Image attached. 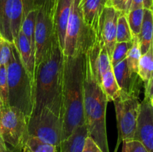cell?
Wrapping results in <instances>:
<instances>
[{"mask_svg": "<svg viewBox=\"0 0 153 152\" xmlns=\"http://www.w3.org/2000/svg\"><path fill=\"white\" fill-rule=\"evenodd\" d=\"M80 2L81 0H73L72 4L63 49L64 56L85 53L100 37L84 22Z\"/></svg>", "mask_w": 153, "mask_h": 152, "instance_id": "5b68a950", "label": "cell"}, {"mask_svg": "<svg viewBox=\"0 0 153 152\" xmlns=\"http://www.w3.org/2000/svg\"><path fill=\"white\" fill-rule=\"evenodd\" d=\"M114 74L120 92L130 96L139 97L143 81L138 74L130 71L126 59L113 67Z\"/></svg>", "mask_w": 153, "mask_h": 152, "instance_id": "4fadbf2b", "label": "cell"}, {"mask_svg": "<svg viewBox=\"0 0 153 152\" xmlns=\"http://www.w3.org/2000/svg\"><path fill=\"white\" fill-rule=\"evenodd\" d=\"M84 66L85 53L64 56V118L62 141L78 126L85 125L84 115Z\"/></svg>", "mask_w": 153, "mask_h": 152, "instance_id": "3957f363", "label": "cell"}, {"mask_svg": "<svg viewBox=\"0 0 153 152\" xmlns=\"http://www.w3.org/2000/svg\"><path fill=\"white\" fill-rule=\"evenodd\" d=\"M22 148H13L8 145L0 137V152H22Z\"/></svg>", "mask_w": 153, "mask_h": 152, "instance_id": "d6a6232c", "label": "cell"}, {"mask_svg": "<svg viewBox=\"0 0 153 152\" xmlns=\"http://www.w3.org/2000/svg\"><path fill=\"white\" fill-rule=\"evenodd\" d=\"M100 49V37L85 53L84 66V115L88 136L102 152L109 151L106 130L108 100L98 80L97 58Z\"/></svg>", "mask_w": 153, "mask_h": 152, "instance_id": "6da1fadb", "label": "cell"}, {"mask_svg": "<svg viewBox=\"0 0 153 152\" xmlns=\"http://www.w3.org/2000/svg\"><path fill=\"white\" fill-rule=\"evenodd\" d=\"M153 93V76L151 78L150 81L148 83L147 86L145 88V92H144V97L145 98H149L150 96Z\"/></svg>", "mask_w": 153, "mask_h": 152, "instance_id": "836d02e7", "label": "cell"}, {"mask_svg": "<svg viewBox=\"0 0 153 152\" xmlns=\"http://www.w3.org/2000/svg\"><path fill=\"white\" fill-rule=\"evenodd\" d=\"M144 9L138 8L131 10L126 14L127 21L129 25L132 37H138L143 19Z\"/></svg>", "mask_w": 153, "mask_h": 152, "instance_id": "7402d4cb", "label": "cell"}, {"mask_svg": "<svg viewBox=\"0 0 153 152\" xmlns=\"http://www.w3.org/2000/svg\"><path fill=\"white\" fill-rule=\"evenodd\" d=\"M137 74L143 81L145 89L153 76V49L152 46L146 53L140 57Z\"/></svg>", "mask_w": 153, "mask_h": 152, "instance_id": "ffe728a7", "label": "cell"}, {"mask_svg": "<svg viewBox=\"0 0 153 152\" xmlns=\"http://www.w3.org/2000/svg\"><path fill=\"white\" fill-rule=\"evenodd\" d=\"M82 152H102L98 145L94 142L91 137L88 136L85 139Z\"/></svg>", "mask_w": 153, "mask_h": 152, "instance_id": "1f68e13d", "label": "cell"}, {"mask_svg": "<svg viewBox=\"0 0 153 152\" xmlns=\"http://www.w3.org/2000/svg\"><path fill=\"white\" fill-rule=\"evenodd\" d=\"M19 52L20 61L26 70L27 73L34 83V72H35V58L31 49V44L28 39L20 30L17 41L15 44Z\"/></svg>", "mask_w": 153, "mask_h": 152, "instance_id": "2e32d148", "label": "cell"}, {"mask_svg": "<svg viewBox=\"0 0 153 152\" xmlns=\"http://www.w3.org/2000/svg\"><path fill=\"white\" fill-rule=\"evenodd\" d=\"M88 137L86 125L76 127L67 139L61 141L59 152H82L85 139Z\"/></svg>", "mask_w": 153, "mask_h": 152, "instance_id": "e0dca14e", "label": "cell"}, {"mask_svg": "<svg viewBox=\"0 0 153 152\" xmlns=\"http://www.w3.org/2000/svg\"><path fill=\"white\" fill-rule=\"evenodd\" d=\"M2 39H3V37H1V33H0V40H2Z\"/></svg>", "mask_w": 153, "mask_h": 152, "instance_id": "ab89813d", "label": "cell"}, {"mask_svg": "<svg viewBox=\"0 0 153 152\" xmlns=\"http://www.w3.org/2000/svg\"><path fill=\"white\" fill-rule=\"evenodd\" d=\"M122 152H148L141 142L135 139L123 142Z\"/></svg>", "mask_w": 153, "mask_h": 152, "instance_id": "83f0119b", "label": "cell"}, {"mask_svg": "<svg viewBox=\"0 0 153 152\" xmlns=\"http://www.w3.org/2000/svg\"><path fill=\"white\" fill-rule=\"evenodd\" d=\"M25 0H7L0 16V33L6 41L16 44L24 17Z\"/></svg>", "mask_w": 153, "mask_h": 152, "instance_id": "30bf717a", "label": "cell"}, {"mask_svg": "<svg viewBox=\"0 0 153 152\" xmlns=\"http://www.w3.org/2000/svg\"><path fill=\"white\" fill-rule=\"evenodd\" d=\"M152 49H153V38H152Z\"/></svg>", "mask_w": 153, "mask_h": 152, "instance_id": "60d3db41", "label": "cell"}, {"mask_svg": "<svg viewBox=\"0 0 153 152\" xmlns=\"http://www.w3.org/2000/svg\"><path fill=\"white\" fill-rule=\"evenodd\" d=\"M6 1H7V0H0V16H1L3 7H4V4H5Z\"/></svg>", "mask_w": 153, "mask_h": 152, "instance_id": "e575fe53", "label": "cell"}, {"mask_svg": "<svg viewBox=\"0 0 153 152\" xmlns=\"http://www.w3.org/2000/svg\"><path fill=\"white\" fill-rule=\"evenodd\" d=\"M143 8L153 11V0H132L130 10Z\"/></svg>", "mask_w": 153, "mask_h": 152, "instance_id": "4dcf8cb0", "label": "cell"}, {"mask_svg": "<svg viewBox=\"0 0 153 152\" xmlns=\"http://www.w3.org/2000/svg\"><path fill=\"white\" fill-rule=\"evenodd\" d=\"M132 0H108L107 5L114 7L116 10L127 14L130 11Z\"/></svg>", "mask_w": 153, "mask_h": 152, "instance_id": "f1b7e54d", "label": "cell"}, {"mask_svg": "<svg viewBox=\"0 0 153 152\" xmlns=\"http://www.w3.org/2000/svg\"><path fill=\"white\" fill-rule=\"evenodd\" d=\"M0 99L3 107H8V83L7 66L0 65Z\"/></svg>", "mask_w": 153, "mask_h": 152, "instance_id": "4316f807", "label": "cell"}, {"mask_svg": "<svg viewBox=\"0 0 153 152\" xmlns=\"http://www.w3.org/2000/svg\"><path fill=\"white\" fill-rule=\"evenodd\" d=\"M11 55L12 43L4 40L0 50V65L7 66L11 58Z\"/></svg>", "mask_w": 153, "mask_h": 152, "instance_id": "f546056e", "label": "cell"}, {"mask_svg": "<svg viewBox=\"0 0 153 152\" xmlns=\"http://www.w3.org/2000/svg\"><path fill=\"white\" fill-rule=\"evenodd\" d=\"M0 107H3V105H2V102H1V99H0Z\"/></svg>", "mask_w": 153, "mask_h": 152, "instance_id": "f35d334b", "label": "cell"}, {"mask_svg": "<svg viewBox=\"0 0 153 152\" xmlns=\"http://www.w3.org/2000/svg\"><path fill=\"white\" fill-rule=\"evenodd\" d=\"M0 115H1V107H0Z\"/></svg>", "mask_w": 153, "mask_h": 152, "instance_id": "b9f144b4", "label": "cell"}, {"mask_svg": "<svg viewBox=\"0 0 153 152\" xmlns=\"http://www.w3.org/2000/svg\"><path fill=\"white\" fill-rule=\"evenodd\" d=\"M22 152H31V151L30 150L29 148L26 145H24L23 148H22Z\"/></svg>", "mask_w": 153, "mask_h": 152, "instance_id": "d590c367", "label": "cell"}, {"mask_svg": "<svg viewBox=\"0 0 153 152\" xmlns=\"http://www.w3.org/2000/svg\"><path fill=\"white\" fill-rule=\"evenodd\" d=\"M28 119L15 107H1L0 137L9 145L22 148L28 139Z\"/></svg>", "mask_w": 153, "mask_h": 152, "instance_id": "9c48e42d", "label": "cell"}, {"mask_svg": "<svg viewBox=\"0 0 153 152\" xmlns=\"http://www.w3.org/2000/svg\"><path fill=\"white\" fill-rule=\"evenodd\" d=\"M149 100H150V103H151V104H152V106L153 107V93L152 94V95L150 96V98H149Z\"/></svg>", "mask_w": 153, "mask_h": 152, "instance_id": "8d00e7d4", "label": "cell"}, {"mask_svg": "<svg viewBox=\"0 0 153 152\" xmlns=\"http://www.w3.org/2000/svg\"><path fill=\"white\" fill-rule=\"evenodd\" d=\"M55 4V0H41L38 3L35 24V69L52 47L54 41L58 40L54 22Z\"/></svg>", "mask_w": 153, "mask_h": 152, "instance_id": "8992f818", "label": "cell"}, {"mask_svg": "<svg viewBox=\"0 0 153 152\" xmlns=\"http://www.w3.org/2000/svg\"><path fill=\"white\" fill-rule=\"evenodd\" d=\"M114 103L118 133L117 141L114 152H117L118 148L123 142L134 139L140 102L139 97L130 96L120 92V96L114 101Z\"/></svg>", "mask_w": 153, "mask_h": 152, "instance_id": "52a82bcc", "label": "cell"}, {"mask_svg": "<svg viewBox=\"0 0 153 152\" xmlns=\"http://www.w3.org/2000/svg\"><path fill=\"white\" fill-rule=\"evenodd\" d=\"M134 139L141 142L148 152H153V107L145 97L140 104Z\"/></svg>", "mask_w": 153, "mask_h": 152, "instance_id": "8fae6325", "label": "cell"}, {"mask_svg": "<svg viewBox=\"0 0 153 152\" xmlns=\"http://www.w3.org/2000/svg\"><path fill=\"white\" fill-rule=\"evenodd\" d=\"M132 46L128 51V55L126 58L127 66L130 71L132 72L137 73L138 71V64L141 57V51H140V42L138 37H133Z\"/></svg>", "mask_w": 153, "mask_h": 152, "instance_id": "44dd1931", "label": "cell"}, {"mask_svg": "<svg viewBox=\"0 0 153 152\" xmlns=\"http://www.w3.org/2000/svg\"><path fill=\"white\" fill-rule=\"evenodd\" d=\"M153 38V11L144 9L143 22L138 35L141 54L146 53L152 46Z\"/></svg>", "mask_w": 153, "mask_h": 152, "instance_id": "ac0fdd59", "label": "cell"}, {"mask_svg": "<svg viewBox=\"0 0 153 152\" xmlns=\"http://www.w3.org/2000/svg\"><path fill=\"white\" fill-rule=\"evenodd\" d=\"M133 40L129 42H121L116 43L113 52H112L111 58V63L112 67L117 65L119 63L126 59L128 51L132 46Z\"/></svg>", "mask_w": 153, "mask_h": 152, "instance_id": "d4e9b609", "label": "cell"}, {"mask_svg": "<svg viewBox=\"0 0 153 152\" xmlns=\"http://www.w3.org/2000/svg\"><path fill=\"white\" fill-rule=\"evenodd\" d=\"M132 34L127 21L126 14L120 13L117 19V43L129 42L132 40Z\"/></svg>", "mask_w": 153, "mask_h": 152, "instance_id": "cb8c5ba5", "label": "cell"}, {"mask_svg": "<svg viewBox=\"0 0 153 152\" xmlns=\"http://www.w3.org/2000/svg\"><path fill=\"white\" fill-rule=\"evenodd\" d=\"M111 67H112V66L111 63L110 58L108 55L107 49L104 43L100 38V49L97 58V76H98V80L100 83L101 82L102 75Z\"/></svg>", "mask_w": 153, "mask_h": 152, "instance_id": "603a6c76", "label": "cell"}, {"mask_svg": "<svg viewBox=\"0 0 153 152\" xmlns=\"http://www.w3.org/2000/svg\"><path fill=\"white\" fill-rule=\"evenodd\" d=\"M62 118L47 108L32 115L28 122V137H34L43 142L59 147L63 137Z\"/></svg>", "mask_w": 153, "mask_h": 152, "instance_id": "ba28073f", "label": "cell"}, {"mask_svg": "<svg viewBox=\"0 0 153 152\" xmlns=\"http://www.w3.org/2000/svg\"><path fill=\"white\" fill-rule=\"evenodd\" d=\"M100 84L105 94L108 101H114L120 95V89L117 83L113 67L108 69L102 75Z\"/></svg>", "mask_w": 153, "mask_h": 152, "instance_id": "d6986e66", "label": "cell"}, {"mask_svg": "<svg viewBox=\"0 0 153 152\" xmlns=\"http://www.w3.org/2000/svg\"><path fill=\"white\" fill-rule=\"evenodd\" d=\"M73 0H55L54 9V22L58 43L64 49L67 23Z\"/></svg>", "mask_w": 153, "mask_h": 152, "instance_id": "5bb4252c", "label": "cell"}, {"mask_svg": "<svg viewBox=\"0 0 153 152\" xmlns=\"http://www.w3.org/2000/svg\"><path fill=\"white\" fill-rule=\"evenodd\" d=\"M8 105L19 109L29 119L34 108V82L24 68L16 46L12 43V55L7 65Z\"/></svg>", "mask_w": 153, "mask_h": 152, "instance_id": "277c9868", "label": "cell"}, {"mask_svg": "<svg viewBox=\"0 0 153 152\" xmlns=\"http://www.w3.org/2000/svg\"><path fill=\"white\" fill-rule=\"evenodd\" d=\"M64 66L63 50L58 40H55L35 69L34 108L31 116L47 108L64 118Z\"/></svg>", "mask_w": 153, "mask_h": 152, "instance_id": "7a4b0ae2", "label": "cell"}, {"mask_svg": "<svg viewBox=\"0 0 153 152\" xmlns=\"http://www.w3.org/2000/svg\"><path fill=\"white\" fill-rule=\"evenodd\" d=\"M120 12L110 6H105L99 22V35L105 46L109 58L117 43V26Z\"/></svg>", "mask_w": 153, "mask_h": 152, "instance_id": "7c38bea8", "label": "cell"}, {"mask_svg": "<svg viewBox=\"0 0 153 152\" xmlns=\"http://www.w3.org/2000/svg\"><path fill=\"white\" fill-rule=\"evenodd\" d=\"M108 0H81L80 7L85 23L99 35V22Z\"/></svg>", "mask_w": 153, "mask_h": 152, "instance_id": "9a60e30c", "label": "cell"}, {"mask_svg": "<svg viewBox=\"0 0 153 152\" xmlns=\"http://www.w3.org/2000/svg\"><path fill=\"white\" fill-rule=\"evenodd\" d=\"M25 145L28 146L31 152H58V148L53 145L43 142L34 137H28Z\"/></svg>", "mask_w": 153, "mask_h": 152, "instance_id": "484cf974", "label": "cell"}, {"mask_svg": "<svg viewBox=\"0 0 153 152\" xmlns=\"http://www.w3.org/2000/svg\"><path fill=\"white\" fill-rule=\"evenodd\" d=\"M4 40V39H2V40H0V50H1V46H2V43H3V41Z\"/></svg>", "mask_w": 153, "mask_h": 152, "instance_id": "74e56055", "label": "cell"}]
</instances>
